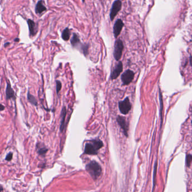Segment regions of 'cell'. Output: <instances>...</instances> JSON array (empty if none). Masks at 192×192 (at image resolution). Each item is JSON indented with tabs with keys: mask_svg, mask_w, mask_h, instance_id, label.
<instances>
[{
	"mask_svg": "<svg viewBox=\"0 0 192 192\" xmlns=\"http://www.w3.org/2000/svg\"><path fill=\"white\" fill-rule=\"evenodd\" d=\"M121 7H122V2L121 1L116 0L113 2L110 14V18L111 21L114 20L116 16L117 15L118 13L120 11Z\"/></svg>",
	"mask_w": 192,
	"mask_h": 192,
	"instance_id": "obj_7",
	"label": "cell"
},
{
	"mask_svg": "<svg viewBox=\"0 0 192 192\" xmlns=\"http://www.w3.org/2000/svg\"><path fill=\"white\" fill-rule=\"evenodd\" d=\"M85 169L87 171L94 179H97L102 173V168L101 166L95 161H92L87 165Z\"/></svg>",
	"mask_w": 192,
	"mask_h": 192,
	"instance_id": "obj_3",
	"label": "cell"
},
{
	"mask_svg": "<svg viewBox=\"0 0 192 192\" xmlns=\"http://www.w3.org/2000/svg\"><path fill=\"white\" fill-rule=\"evenodd\" d=\"M157 162L156 161L154 164V185H153V192L154 191V189L155 187V184H156V173H157Z\"/></svg>",
	"mask_w": 192,
	"mask_h": 192,
	"instance_id": "obj_17",
	"label": "cell"
},
{
	"mask_svg": "<svg viewBox=\"0 0 192 192\" xmlns=\"http://www.w3.org/2000/svg\"><path fill=\"white\" fill-rule=\"evenodd\" d=\"M44 2L42 1H38L36 6L35 8V11L37 14H42L43 12L46 11L47 10L46 7L44 5Z\"/></svg>",
	"mask_w": 192,
	"mask_h": 192,
	"instance_id": "obj_14",
	"label": "cell"
},
{
	"mask_svg": "<svg viewBox=\"0 0 192 192\" xmlns=\"http://www.w3.org/2000/svg\"><path fill=\"white\" fill-rule=\"evenodd\" d=\"M118 105L120 112L124 115L128 114L132 109V104L128 97H126L124 100L119 101Z\"/></svg>",
	"mask_w": 192,
	"mask_h": 192,
	"instance_id": "obj_5",
	"label": "cell"
},
{
	"mask_svg": "<svg viewBox=\"0 0 192 192\" xmlns=\"http://www.w3.org/2000/svg\"><path fill=\"white\" fill-rule=\"evenodd\" d=\"M103 146L102 141L98 139L92 140L89 143H87L85 145L84 153L89 155H96L98 151Z\"/></svg>",
	"mask_w": 192,
	"mask_h": 192,
	"instance_id": "obj_1",
	"label": "cell"
},
{
	"mask_svg": "<svg viewBox=\"0 0 192 192\" xmlns=\"http://www.w3.org/2000/svg\"><path fill=\"white\" fill-rule=\"evenodd\" d=\"M134 75V72L133 71L130 69L126 70L121 76L122 85L124 86L129 85L133 81Z\"/></svg>",
	"mask_w": 192,
	"mask_h": 192,
	"instance_id": "obj_6",
	"label": "cell"
},
{
	"mask_svg": "<svg viewBox=\"0 0 192 192\" xmlns=\"http://www.w3.org/2000/svg\"><path fill=\"white\" fill-rule=\"evenodd\" d=\"M122 71H123V64L121 61H119L118 63L115 66L113 71L111 73L110 79L111 80L117 79L120 75Z\"/></svg>",
	"mask_w": 192,
	"mask_h": 192,
	"instance_id": "obj_9",
	"label": "cell"
},
{
	"mask_svg": "<svg viewBox=\"0 0 192 192\" xmlns=\"http://www.w3.org/2000/svg\"><path fill=\"white\" fill-rule=\"evenodd\" d=\"M116 121L118 125L123 130L124 135L128 137V130H129V125L126 120L125 117L121 115L117 116L116 118Z\"/></svg>",
	"mask_w": 192,
	"mask_h": 192,
	"instance_id": "obj_8",
	"label": "cell"
},
{
	"mask_svg": "<svg viewBox=\"0 0 192 192\" xmlns=\"http://www.w3.org/2000/svg\"><path fill=\"white\" fill-rule=\"evenodd\" d=\"M124 48L123 42L121 39H117L115 42L114 45V57L116 61H119L120 59L121 58L123 50Z\"/></svg>",
	"mask_w": 192,
	"mask_h": 192,
	"instance_id": "obj_4",
	"label": "cell"
},
{
	"mask_svg": "<svg viewBox=\"0 0 192 192\" xmlns=\"http://www.w3.org/2000/svg\"><path fill=\"white\" fill-rule=\"evenodd\" d=\"M70 37V31L69 28H66L62 32L61 37L63 40L68 41L69 40Z\"/></svg>",
	"mask_w": 192,
	"mask_h": 192,
	"instance_id": "obj_15",
	"label": "cell"
},
{
	"mask_svg": "<svg viewBox=\"0 0 192 192\" xmlns=\"http://www.w3.org/2000/svg\"><path fill=\"white\" fill-rule=\"evenodd\" d=\"M27 98H28V100L33 105L37 106L38 105V102L37 100H36V97L33 96V95L30 94L29 93V92L28 93V95H27Z\"/></svg>",
	"mask_w": 192,
	"mask_h": 192,
	"instance_id": "obj_16",
	"label": "cell"
},
{
	"mask_svg": "<svg viewBox=\"0 0 192 192\" xmlns=\"http://www.w3.org/2000/svg\"><path fill=\"white\" fill-rule=\"evenodd\" d=\"M192 163V155L188 154L186 157V165L188 167L190 166Z\"/></svg>",
	"mask_w": 192,
	"mask_h": 192,
	"instance_id": "obj_18",
	"label": "cell"
},
{
	"mask_svg": "<svg viewBox=\"0 0 192 192\" xmlns=\"http://www.w3.org/2000/svg\"><path fill=\"white\" fill-rule=\"evenodd\" d=\"M124 26V23H123L122 20L120 19L116 20L114 25V27H113V32H114V35L116 39H117L118 36L120 35L121 32Z\"/></svg>",
	"mask_w": 192,
	"mask_h": 192,
	"instance_id": "obj_10",
	"label": "cell"
},
{
	"mask_svg": "<svg viewBox=\"0 0 192 192\" xmlns=\"http://www.w3.org/2000/svg\"><path fill=\"white\" fill-rule=\"evenodd\" d=\"M2 191V187H0V192H1Z\"/></svg>",
	"mask_w": 192,
	"mask_h": 192,
	"instance_id": "obj_23",
	"label": "cell"
},
{
	"mask_svg": "<svg viewBox=\"0 0 192 192\" xmlns=\"http://www.w3.org/2000/svg\"><path fill=\"white\" fill-rule=\"evenodd\" d=\"M56 93L58 95V93L61 91V88H62V83L61 81L58 80H57L56 81Z\"/></svg>",
	"mask_w": 192,
	"mask_h": 192,
	"instance_id": "obj_19",
	"label": "cell"
},
{
	"mask_svg": "<svg viewBox=\"0 0 192 192\" xmlns=\"http://www.w3.org/2000/svg\"><path fill=\"white\" fill-rule=\"evenodd\" d=\"M66 113H67L66 108L65 107H63V108H62L61 112V115H60L61 121H60V130L61 133L64 131L65 129V117L66 115Z\"/></svg>",
	"mask_w": 192,
	"mask_h": 192,
	"instance_id": "obj_12",
	"label": "cell"
},
{
	"mask_svg": "<svg viewBox=\"0 0 192 192\" xmlns=\"http://www.w3.org/2000/svg\"><path fill=\"white\" fill-rule=\"evenodd\" d=\"M5 109V107L2 104H0V111H3Z\"/></svg>",
	"mask_w": 192,
	"mask_h": 192,
	"instance_id": "obj_22",
	"label": "cell"
},
{
	"mask_svg": "<svg viewBox=\"0 0 192 192\" xmlns=\"http://www.w3.org/2000/svg\"><path fill=\"white\" fill-rule=\"evenodd\" d=\"M27 23L29 30V35L30 37H33L38 32V27L37 24L33 20L31 19L27 20Z\"/></svg>",
	"mask_w": 192,
	"mask_h": 192,
	"instance_id": "obj_11",
	"label": "cell"
},
{
	"mask_svg": "<svg viewBox=\"0 0 192 192\" xmlns=\"http://www.w3.org/2000/svg\"><path fill=\"white\" fill-rule=\"evenodd\" d=\"M6 95L7 99L9 100L10 99H15V93L11 87V86L9 81L7 82V87L6 90Z\"/></svg>",
	"mask_w": 192,
	"mask_h": 192,
	"instance_id": "obj_13",
	"label": "cell"
},
{
	"mask_svg": "<svg viewBox=\"0 0 192 192\" xmlns=\"http://www.w3.org/2000/svg\"><path fill=\"white\" fill-rule=\"evenodd\" d=\"M47 151V149L45 148H41L38 151V153L39 154H44L46 153Z\"/></svg>",
	"mask_w": 192,
	"mask_h": 192,
	"instance_id": "obj_20",
	"label": "cell"
},
{
	"mask_svg": "<svg viewBox=\"0 0 192 192\" xmlns=\"http://www.w3.org/2000/svg\"><path fill=\"white\" fill-rule=\"evenodd\" d=\"M12 158H13V154L11 153L8 154L6 156V161H11Z\"/></svg>",
	"mask_w": 192,
	"mask_h": 192,
	"instance_id": "obj_21",
	"label": "cell"
},
{
	"mask_svg": "<svg viewBox=\"0 0 192 192\" xmlns=\"http://www.w3.org/2000/svg\"><path fill=\"white\" fill-rule=\"evenodd\" d=\"M14 40H15V41H16V40H19V39H18V38H17V39H15Z\"/></svg>",
	"mask_w": 192,
	"mask_h": 192,
	"instance_id": "obj_24",
	"label": "cell"
},
{
	"mask_svg": "<svg viewBox=\"0 0 192 192\" xmlns=\"http://www.w3.org/2000/svg\"><path fill=\"white\" fill-rule=\"evenodd\" d=\"M70 42L73 47L81 50L85 57L88 54L89 45L81 43L79 35H77V33H74L73 34L72 38L70 39Z\"/></svg>",
	"mask_w": 192,
	"mask_h": 192,
	"instance_id": "obj_2",
	"label": "cell"
}]
</instances>
